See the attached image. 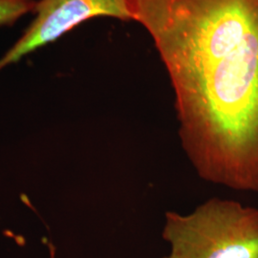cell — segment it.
Segmentation results:
<instances>
[{
  "label": "cell",
  "instance_id": "6da1fadb",
  "mask_svg": "<svg viewBox=\"0 0 258 258\" xmlns=\"http://www.w3.org/2000/svg\"><path fill=\"white\" fill-rule=\"evenodd\" d=\"M198 176L258 194V0H133Z\"/></svg>",
  "mask_w": 258,
  "mask_h": 258
},
{
  "label": "cell",
  "instance_id": "7a4b0ae2",
  "mask_svg": "<svg viewBox=\"0 0 258 258\" xmlns=\"http://www.w3.org/2000/svg\"><path fill=\"white\" fill-rule=\"evenodd\" d=\"M163 258H258V209L214 197L187 214L168 211Z\"/></svg>",
  "mask_w": 258,
  "mask_h": 258
},
{
  "label": "cell",
  "instance_id": "3957f363",
  "mask_svg": "<svg viewBox=\"0 0 258 258\" xmlns=\"http://www.w3.org/2000/svg\"><path fill=\"white\" fill-rule=\"evenodd\" d=\"M35 19L0 58V70L95 18L134 21L133 0H38Z\"/></svg>",
  "mask_w": 258,
  "mask_h": 258
},
{
  "label": "cell",
  "instance_id": "277c9868",
  "mask_svg": "<svg viewBox=\"0 0 258 258\" xmlns=\"http://www.w3.org/2000/svg\"><path fill=\"white\" fill-rule=\"evenodd\" d=\"M37 0H0V26L16 23L29 13H34Z\"/></svg>",
  "mask_w": 258,
  "mask_h": 258
}]
</instances>
